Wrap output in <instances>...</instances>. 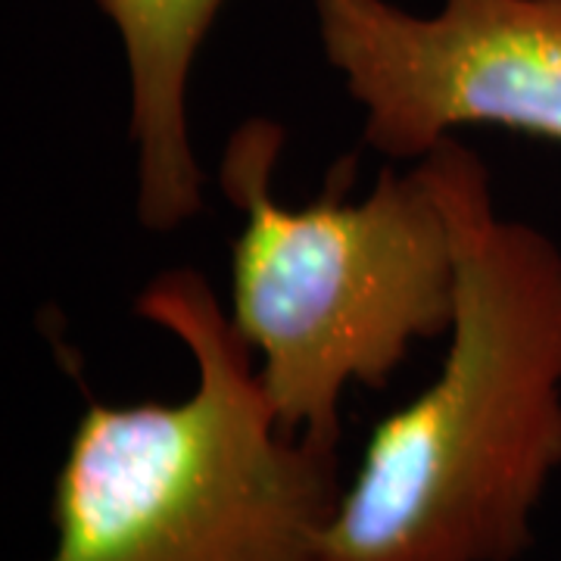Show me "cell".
I'll return each mask as SVG.
<instances>
[{
    "mask_svg": "<svg viewBox=\"0 0 561 561\" xmlns=\"http://www.w3.org/2000/svg\"><path fill=\"white\" fill-rule=\"evenodd\" d=\"M272 119L241 122L219 187L243 228L231 250V324L287 434L341 446L350 383L381 390L409 350L456 321V231L431 162L381 169L359 203L343 181L321 201L284 206L272 175L284 147Z\"/></svg>",
    "mask_w": 561,
    "mask_h": 561,
    "instance_id": "obj_3",
    "label": "cell"
},
{
    "mask_svg": "<svg viewBox=\"0 0 561 561\" xmlns=\"http://www.w3.org/2000/svg\"><path fill=\"white\" fill-rule=\"evenodd\" d=\"M197 368L179 402H91L57 490L50 561H321L343 496L337 446L287 434L228 309L197 268L135 300Z\"/></svg>",
    "mask_w": 561,
    "mask_h": 561,
    "instance_id": "obj_2",
    "label": "cell"
},
{
    "mask_svg": "<svg viewBox=\"0 0 561 561\" xmlns=\"http://www.w3.org/2000/svg\"><path fill=\"white\" fill-rule=\"evenodd\" d=\"M128 62V131L138 150V221L172 234L203 209V165L191 140L187 88L225 0H98Z\"/></svg>",
    "mask_w": 561,
    "mask_h": 561,
    "instance_id": "obj_5",
    "label": "cell"
},
{
    "mask_svg": "<svg viewBox=\"0 0 561 561\" xmlns=\"http://www.w3.org/2000/svg\"><path fill=\"white\" fill-rule=\"evenodd\" d=\"M424 160L456 231L440 375L375 427L321 561H518L561 468V247L502 219L456 135Z\"/></svg>",
    "mask_w": 561,
    "mask_h": 561,
    "instance_id": "obj_1",
    "label": "cell"
},
{
    "mask_svg": "<svg viewBox=\"0 0 561 561\" xmlns=\"http://www.w3.org/2000/svg\"><path fill=\"white\" fill-rule=\"evenodd\" d=\"M321 47L383 160H424L468 125L561 144V0H316Z\"/></svg>",
    "mask_w": 561,
    "mask_h": 561,
    "instance_id": "obj_4",
    "label": "cell"
}]
</instances>
